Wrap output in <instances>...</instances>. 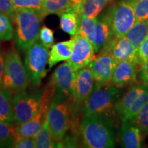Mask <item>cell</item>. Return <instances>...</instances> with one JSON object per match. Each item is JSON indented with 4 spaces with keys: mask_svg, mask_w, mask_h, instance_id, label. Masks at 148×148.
Returning <instances> with one entry per match:
<instances>
[{
    "mask_svg": "<svg viewBox=\"0 0 148 148\" xmlns=\"http://www.w3.org/2000/svg\"><path fill=\"white\" fill-rule=\"evenodd\" d=\"M80 131L85 147L112 148L115 146L113 125L104 114L84 116Z\"/></svg>",
    "mask_w": 148,
    "mask_h": 148,
    "instance_id": "cell-1",
    "label": "cell"
},
{
    "mask_svg": "<svg viewBox=\"0 0 148 148\" xmlns=\"http://www.w3.org/2000/svg\"><path fill=\"white\" fill-rule=\"evenodd\" d=\"M44 17L40 11L29 9L16 10L14 38L18 49L25 51L39 38L40 25Z\"/></svg>",
    "mask_w": 148,
    "mask_h": 148,
    "instance_id": "cell-2",
    "label": "cell"
},
{
    "mask_svg": "<svg viewBox=\"0 0 148 148\" xmlns=\"http://www.w3.org/2000/svg\"><path fill=\"white\" fill-rule=\"evenodd\" d=\"M68 100L69 99L56 93L48 111L47 121L49 128L58 147L62 145V141L69 128L71 112Z\"/></svg>",
    "mask_w": 148,
    "mask_h": 148,
    "instance_id": "cell-3",
    "label": "cell"
},
{
    "mask_svg": "<svg viewBox=\"0 0 148 148\" xmlns=\"http://www.w3.org/2000/svg\"><path fill=\"white\" fill-rule=\"evenodd\" d=\"M29 81L25 64L22 62L19 53L14 48L9 49L5 54L3 88L14 94L25 90Z\"/></svg>",
    "mask_w": 148,
    "mask_h": 148,
    "instance_id": "cell-4",
    "label": "cell"
},
{
    "mask_svg": "<svg viewBox=\"0 0 148 148\" xmlns=\"http://www.w3.org/2000/svg\"><path fill=\"white\" fill-rule=\"evenodd\" d=\"M119 97V90L110 84L96 83L93 90L84 101V116L105 114L110 111Z\"/></svg>",
    "mask_w": 148,
    "mask_h": 148,
    "instance_id": "cell-5",
    "label": "cell"
},
{
    "mask_svg": "<svg viewBox=\"0 0 148 148\" xmlns=\"http://www.w3.org/2000/svg\"><path fill=\"white\" fill-rule=\"evenodd\" d=\"M24 64L29 81L34 86H38L47 74L49 51L38 40L26 49Z\"/></svg>",
    "mask_w": 148,
    "mask_h": 148,
    "instance_id": "cell-6",
    "label": "cell"
},
{
    "mask_svg": "<svg viewBox=\"0 0 148 148\" xmlns=\"http://www.w3.org/2000/svg\"><path fill=\"white\" fill-rule=\"evenodd\" d=\"M43 90L34 93L23 90L14 93L12 98L14 124H22L32 119L40 108Z\"/></svg>",
    "mask_w": 148,
    "mask_h": 148,
    "instance_id": "cell-7",
    "label": "cell"
},
{
    "mask_svg": "<svg viewBox=\"0 0 148 148\" xmlns=\"http://www.w3.org/2000/svg\"><path fill=\"white\" fill-rule=\"evenodd\" d=\"M56 93L52 84H49L43 90L40 108L32 119L22 124H14L15 130L18 136L33 137L39 131L47 119L50 103Z\"/></svg>",
    "mask_w": 148,
    "mask_h": 148,
    "instance_id": "cell-8",
    "label": "cell"
},
{
    "mask_svg": "<svg viewBox=\"0 0 148 148\" xmlns=\"http://www.w3.org/2000/svg\"><path fill=\"white\" fill-rule=\"evenodd\" d=\"M114 36L123 37L137 21L131 0H120L109 10Z\"/></svg>",
    "mask_w": 148,
    "mask_h": 148,
    "instance_id": "cell-9",
    "label": "cell"
},
{
    "mask_svg": "<svg viewBox=\"0 0 148 148\" xmlns=\"http://www.w3.org/2000/svg\"><path fill=\"white\" fill-rule=\"evenodd\" d=\"M99 52L108 53L117 62L128 60L136 64H140L138 48L135 47L125 36H113Z\"/></svg>",
    "mask_w": 148,
    "mask_h": 148,
    "instance_id": "cell-10",
    "label": "cell"
},
{
    "mask_svg": "<svg viewBox=\"0 0 148 148\" xmlns=\"http://www.w3.org/2000/svg\"><path fill=\"white\" fill-rule=\"evenodd\" d=\"M76 71L67 62L59 65L53 72L50 83L56 93L69 99H73V86Z\"/></svg>",
    "mask_w": 148,
    "mask_h": 148,
    "instance_id": "cell-11",
    "label": "cell"
},
{
    "mask_svg": "<svg viewBox=\"0 0 148 148\" xmlns=\"http://www.w3.org/2000/svg\"><path fill=\"white\" fill-rule=\"evenodd\" d=\"M74 43L71 54L66 62L75 71L88 66L95 57V49L89 40L84 37L73 36Z\"/></svg>",
    "mask_w": 148,
    "mask_h": 148,
    "instance_id": "cell-12",
    "label": "cell"
},
{
    "mask_svg": "<svg viewBox=\"0 0 148 148\" xmlns=\"http://www.w3.org/2000/svg\"><path fill=\"white\" fill-rule=\"evenodd\" d=\"M117 61L107 53L100 52L94 57L88 67L91 70L96 83L110 84Z\"/></svg>",
    "mask_w": 148,
    "mask_h": 148,
    "instance_id": "cell-13",
    "label": "cell"
},
{
    "mask_svg": "<svg viewBox=\"0 0 148 148\" xmlns=\"http://www.w3.org/2000/svg\"><path fill=\"white\" fill-rule=\"evenodd\" d=\"M95 82L91 70L88 66L76 71L73 100L77 103H84L93 90Z\"/></svg>",
    "mask_w": 148,
    "mask_h": 148,
    "instance_id": "cell-14",
    "label": "cell"
},
{
    "mask_svg": "<svg viewBox=\"0 0 148 148\" xmlns=\"http://www.w3.org/2000/svg\"><path fill=\"white\" fill-rule=\"evenodd\" d=\"M114 36L109 11L108 13L97 18L96 22L92 43L95 52H99Z\"/></svg>",
    "mask_w": 148,
    "mask_h": 148,
    "instance_id": "cell-15",
    "label": "cell"
},
{
    "mask_svg": "<svg viewBox=\"0 0 148 148\" xmlns=\"http://www.w3.org/2000/svg\"><path fill=\"white\" fill-rule=\"evenodd\" d=\"M137 64L128 60L117 62L112 77V83L118 88L136 82Z\"/></svg>",
    "mask_w": 148,
    "mask_h": 148,
    "instance_id": "cell-16",
    "label": "cell"
},
{
    "mask_svg": "<svg viewBox=\"0 0 148 148\" xmlns=\"http://www.w3.org/2000/svg\"><path fill=\"white\" fill-rule=\"evenodd\" d=\"M143 139V132L137 125L130 121L122 122L119 132V142L122 147H142Z\"/></svg>",
    "mask_w": 148,
    "mask_h": 148,
    "instance_id": "cell-17",
    "label": "cell"
},
{
    "mask_svg": "<svg viewBox=\"0 0 148 148\" xmlns=\"http://www.w3.org/2000/svg\"><path fill=\"white\" fill-rule=\"evenodd\" d=\"M74 40V37H72L71 39L58 42L51 46L50 51H49L48 58V64L49 69L52 68L58 62L67 60L70 58Z\"/></svg>",
    "mask_w": 148,
    "mask_h": 148,
    "instance_id": "cell-18",
    "label": "cell"
},
{
    "mask_svg": "<svg viewBox=\"0 0 148 148\" xmlns=\"http://www.w3.org/2000/svg\"><path fill=\"white\" fill-rule=\"evenodd\" d=\"M147 84L133 85L121 99L116 101L114 106V110L120 119L124 115L126 111L130 108L133 102L147 87Z\"/></svg>",
    "mask_w": 148,
    "mask_h": 148,
    "instance_id": "cell-19",
    "label": "cell"
},
{
    "mask_svg": "<svg viewBox=\"0 0 148 148\" xmlns=\"http://www.w3.org/2000/svg\"><path fill=\"white\" fill-rule=\"evenodd\" d=\"M112 0H85L78 7L73 6V9L79 15L88 17H97L98 14Z\"/></svg>",
    "mask_w": 148,
    "mask_h": 148,
    "instance_id": "cell-20",
    "label": "cell"
},
{
    "mask_svg": "<svg viewBox=\"0 0 148 148\" xmlns=\"http://www.w3.org/2000/svg\"><path fill=\"white\" fill-rule=\"evenodd\" d=\"M12 92L5 88H0V121L14 125L12 106Z\"/></svg>",
    "mask_w": 148,
    "mask_h": 148,
    "instance_id": "cell-21",
    "label": "cell"
},
{
    "mask_svg": "<svg viewBox=\"0 0 148 148\" xmlns=\"http://www.w3.org/2000/svg\"><path fill=\"white\" fill-rule=\"evenodd\" d=\"M147 34L148 21H137L127 31L125 37L138 49Z\"/></svg>",
    "mask_w": 148,
    "mask_h": 148,
    "instance_id": "cell-22",
    "label": "cell"
},
{
    "mask_svg": "<svg viewBox=\"0 0 148 148\" xmlns=\"http://www.w3.org/2000/svg\"><path fill=\"white\" fill-rule=\"evenodd\" d=\"M34 138L35 146L36 148L58 147L56 141L49 128L47 117L44 122L41 128L36 133Z\"/></svg>",
    "mask_w": 148,
    "mask_h": 148,
    "instance_id": "cell-23",
    "label": "cell"
},
{
    "mask_svg": "<svg viewBox=\"0 0 148 148\" xmlns=\"http://www.w3.org/2000/svg\"><path fill=\"white\" fill-rule=\"evenodd\" d=\"M73 6L71 0H44L42 12L45 16L48 14L60 16Z\"/></svg>",
    "mask_w": 148,
    "mask_h": 148,
    "instance_id": "cell-24",
    "label": "cell"
},
{
    "mask_svg": "<svg viewBox=\"0 0 148 148\" xmlns=\"http://www.w3.org/2000/svg\"><path fill=\"white\" fill-rule=\"evenodd\" d=\"M60 16L61 29L71 35L72 37L75 36L78 28L79 14L74 10L73 7L64 12Z\"/></svg>",
    "mask_w": 148,
    "mask_h": 148,
    "instance_id": "cell-25",
    "label": "cell"
},
{
    "mask_svg": "<svg viewBox=\"0 0 148 148\" xmlns=\"http://www.w3.org/2000/svg\"><path fill=\"white\" fill-rule=\"evenodd\" d=\"M148 101V85L143 92L138 96L132 106L121 118V121H132L137 115L140 109Z\"/></svg>",
    "mask_w": 148,
    "mask_h": 148,
    "instance_id": "cell-26",
    "label": "cell"
},
{
    "mask_svg": "<svg viewBox=\"0 0 148 148\" xmlns=\"http://www.w3.org/2000/svg\"><path fill=\"white\" fill-rule=\"evenodd\" d=\"M97 21V17L92 18L79 15L78 28L75 35L87 38L92 42V36Z\"/></svg>",
    "mask_w": 148,
    "mask_h": 148,
    "instance_id": "cell-27",
    "label": "cell"
},
{
    "mask_svg": "<svg viewBox=\"0 0 148 148\" xmlns=\"http://www.w3.org/2000/svg\"><path fill=\"white\" fill-rule=\"evenodd\" d=\"M16 136L14 124L0 121V147H13Z\"/></svg>",
    "mask_w": 148,
    "mask_h": 148,
    "instance_id": "cell-28",
    "label": "cell"
},
{
    "mask_svg": "<svg viewBox=\"0 0 148 148\" xmlns=\"http://www.w3.org/2000/svg\"><path fill=\"white\" fill-rule=\"evenodd\" d=\"M12 21L8 16L0 12V42L10 40L14 37Z\"/></svg>",
    "mask_w": 148,
    "mask_h": 148,
    "instance_id": "cell-29",
    "label": "cell"
},
{
    "mask_svg": "<svg viewBox=\"0 0 148 148\" xmlns=\"http://www.w3.org/2000/svg\"><path fill=\"white\" fill-rule=\"evenodd\" d=\"M137 21H148V0H131Z\"/></svg>",
    "mask_w": 148,
    "mask_h": 148,
    "instance_id": "cell-30",
    "label": "cell"
},
{
    "mask_svg": "<svg viewBox=\"0 0 148 148\" xmlns=\"http://www.w3.org/2000/svg\"><path fill=\"white\" fill-rule=\"evenodd\" d=\"M15 10L29 9L42 12L44 0H12Z\"/></svg>",
    "mask_w": 148,
    "mask_h": 148,
    "instance_id": "cell-31",
    "label": "cell"
},
{
    "mask_svg": "<svg viewBox=\"0 0 148 148\" xmlns=\"http://www.w3.org/2000/svg\"><path fill=\"white\" fill-rule=\"evenodd\" d=\"M144 133H148V101L140 109L137 115L132 121Z\"/></svg>",
    "mask_w": 148,
    "mask_h": 148,
    "instance_id": "cell-32",
    "label": "cell"
},
{
    "mask_svg": "<svg viewBox=\"0 0 148 148\" xmlns=\"http://www.w3.org/2000/svg\"><path fill=\"white\" fill-rule=\"evenodd\" d=\"M39 39L41 43L47 48H50L54 42L53 31L49 27L43 25L40 29Z\"/></svg>",
    "mask_w": 148,
    "mask_h": 148,
    "instance_id": "cell-33",
    "label": "cell"
},
{
    "mask_svg": "<svg viewBox=\"0 0 148 148\" xmlns=\"http://www.w3.org/2000/svg\"><path fill=\"white\" fill-rule=\"evenodd\" d=\"M0 12L8 16L14 23L16 17V10L12 0H0Z\"/></svg>",
    "mask_w": 148,
    "mask_h": 148,
    "instance_id": "cell-34",
    "label": "cell"
},
{
    "mask_svg": "<svg viewBox=\"0 0 148 148\" xmlns=\"http://www.w3.org/2000/svg\"><path fill=\"white\" fill-rule=\"evenodd\" d=\"M15 148H34L35 146V140L33 137H23L16 136V138L13 145Z\"/></svg>",
    "mask_w": 148,
    "mask_h": 148,
    "instance_id": "cell-35",
    "label": "cell"
},
{
    "mask_svg": "<svg viewBox=\"0 0 148 148\" xmlns=\"http://www.w3.org/2000/svg\"><path fill=\"white\" fill-rule=\"evenodd\" d=\"M140 64L148 59V34L138 49Z\"/></svg>",
    "mask_w": 148,
    "mask_h": 148,
    "instance_id": "cell-36",
    "label": "cell"
},
{
    "mask_svg": "<svg viewBox=\"0 0 148 148\" xmlns=\"http://www.w3.org/2000/svg\"><path fill=\"white\" fill-rule=\"evenodd\" d=\"M5 58L3 52L0 47V88H3V75L4 72V66H5Z\"/></svg>",
    "mask_w": 148,
    "mask_h": 148,
    "instance_id": "cell-37",
    "label": "cell"
},
{
    "mask_svg": "<svg viewBox=\"0 0 148 148\" xmlns=\"http://www.w3.org/2000/svg\"><path fill=\"white\" fill-rule=\"evenodd\" d=\"M140 75L145 84H148V59L141 64Z\"/></svg>",
    "mask_w": 148,
    "mask_h": 148,
    "instance_id": "cell-38",
    "label": "cell"
},
{
    "mask_svg": "<svg viewBox=\"0 0 148 148\" xmlns=\"http://www.w3.org/2000/svg\"><path fill=\"white\" fill-rule=\"evenodd\" d=\"M72 2L73 3L74 6L75 7H78L79 5H81L84 3L85 0H71Z\"/></svg>",
    "mask_w": 148,
    "mask_h": 148,
    "instance_id": "cell-39",
    "label": "cell"
}]
</instances>
